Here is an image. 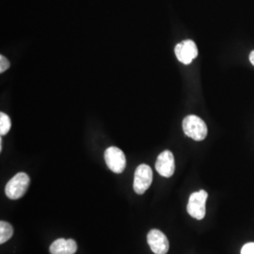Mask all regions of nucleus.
Listing matches in <instances>:
<instances>
[{"label":"nucleus","mask_w":254,"mask_h":254,"mask_svg":"<svg viewBox=\"0 0 254 254\" xmlns=\"http://www.w3.org/2000/svg\"><path fill=\"white\" fill-rule=\"evenodd\" d=\"M183 130L187 136L196 141L203 140L208 133L205 123L195 115H189L184 119Z\"/></svg>","instance_id":"obj_1"},{"label":"nucleus","mask_w":254,"mask_h":254,"mask_svg":"<svg viewBox=\"0 0 254 254\" xmlns=\"http://www.w3.org/2000/svg\"><path fill=\"white\" fill-rule=\"evenodd\" d=\"M30 179L27 173H19L14 175L7 184L5 193L10 200H18L22 198L29 187Z\"/></svg>","instance_id":"obj_2"},{"label":"nucleus","mask_w":254,"mask_h":254,"mask_svg":"<svg viewBox=\"0 0 254 254\" xmlns=\"http://www.w3.org/2000/svg\"><path fill=\"white\" fill-rule=\"evenodd\" d=\"M207 198L208 193L205 190L197 191L191 194L187 210L192 218L198 220L204 218L206 214L205 204Z\"/></svg>","instance_id":"obj_3"},{"label":"nucleus","mask_w":254,"mask_h":254,"mask_svg":"<svg viewBox=\"0 0 254 254\" xmlns=\"http://www.w3.org/2000/svg\"><path fill=\"white\" fill-rule=\"evenodd\" d=\"M153 182V171L150 166L141 164L136 168L134 176V190L136 194L142 195L150 188Z\"/></svg>","instance_id":"obj_4"},{"label":"nucleus","mask_w":254,"mask_h":254,"mask_svg":"<svg viewBox=\"0 0 254 254\" xmlns=\"http://www.w3.org/2000/svg\"><path fill=\"white\" fill-rule=\"evenodd\" d=\"M105 161L113 173H122L127 167L126 154L118 147H109L106 150Z\"/></svg>","instance_id":"obj_5"},{"label":"nucleus","mask_w":254,"mask_h":254,"mask_svg":"<svg viewBox=\"0 0 254 254\" xmlns=\"http://www.w3.org/2000/svg\"><path fill=\"white\" fill-rule=\"evenodd\" d=\"M174 52L180 63L189 65L197 58L198 48L193 41L186 40L175 46Z\"/></svg>","instance_id":"obj_6"},{"label":"nucleus","mask_w":254,"mask_h":254,"mask_svg":"<svg viewBox=\"0 0 254 254\" xmlns=\"http://www.w3.org/2000/svg\"><path fill=\"white\" fill-rule=\"evenodd\" d=\"M147 241L154 254H167L169 252V240L159 230H151L147 236Z\"/></svg>","instance_id":"obj_7"},{"label":"nucleus","mask_w":254,"mask_h":254,"mask_svg":"<svg viewBox=\"0 0 254 254\" xmlns=\"http://www.w3.org/2000/svg\"><path fill=\"white\" fill-rule=\"evenodd\" d=\"M155 170L161 176L170 178L175 172V162L173 153L169 150L164 151L158 155L155 162Z\"/></svg>","instance_id":"obj_8"},{"label":"nucleus","mask_w":254,"mask_h":254,"mask_svg":"<svg viewBox=\"0 0 254 254\" xmlns=\"http://www.w3.org/2000/svg\"><path fill=\"white\" fill-rule=\"evenodd\" d=\"M51 254H74L77 251V244L73 239L60 238L50 246Z\"/></svg>","instance_id":"obj_9"},{"label":"nucleus","mask_w":254,"mask_h":254,"mask_svg":"<svg viewBox=\"0 0 254 254\" xmlns=\"http://www.w3.org/2000/svg\"><path fill=\"white\" fill-rule=\"evenodd\" d=\"M12 235H13L12 226L6 221H1L0 222V243L4 244L5 242H7L11 238Z\"/></svg>","instance_id":"obj_10"},{"label":"nucleus","mask_w":254,"mask_h":254,"mask_svg":"<svg viewBox=\"0 0 254 254\" xmlns=\"http://www.w3.org/2000/svg\"><path fill=\"white\" fill-rule=\"evenodd\" d=\"M10 127H11V122L9 116L6 113L1 112L0 113V135L1 136L7 135Z\"/></svg>","instance_id":"obj_11"},{"label":"nucleus","mask_w":254,"mask_h":254,"mask_svg":"<svg viewBox=\"0 0 254 254\" xmlns=\"http://www.w3.org/2000/svg\"><path fill=\"white\" fill-rule=\"evenodd\" d=\"M10 66L9 61L4 57L3 55L0 56V73H3L5 71H7Z\"/></svg>","instance_id":"obj_12"},{"label":"nucleus","mask_w":254,"mask_h":254,"mask_svg":"<svg viewBox=\"0 0 254 254\" xmlns=\"http://www.w3.org/2000/svg\"><path fill=\"white\" fill-rule=\"evenodd\" d=\"M241 254H254V243H247L242 247Z\"/></svg>","instance_id":"obj_13"},{"label":"nucleus","mask_w":254,"mask_h":254,"mask_svg":"<svg viewBox=\"0 0 254 254\" xmlns=\"http://www.w3.org/2000/svg\"><path fill=\"white\" fill-rule=\"evenodd\" d=\"M250 62H251L252 64L254 66V51H252L251 54H250Z\"/></svg>","instance_id":"obj_14"}]
</instances>
